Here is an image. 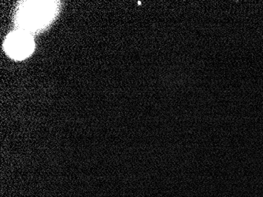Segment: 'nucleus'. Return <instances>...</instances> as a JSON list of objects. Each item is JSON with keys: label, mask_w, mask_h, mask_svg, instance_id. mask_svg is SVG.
Instances as JSON below:
<instances>
[{"label": "nucleus", "mask_w": 263, "mask_h": 197, "mask_svg": "<svg viewBox=\"0 0 263 197\" xmlns=\"http://www.w3.org/2000/svg\"><path fill=\"white\" fill-rule=\"evenodd\" d=\"M35 49V42L32 34L17 30L10 32L4 41L6 53L15 60H23L29 57Z\"/></svg>", "instance_id": "nucleus-2"}, {"label": "nucleus", "mask_w": 263, "mask_h": 197, "mask_svg": "<svg viewBox=\"0 0 263 197\" xmlns=\"http://www.w3.org/2000/svg\"><path fill=\"white\" fill-rule=\"evenodd\" d=\"M55 1H25L16 14L15 22L19 30L32 34L49 26L57 14Z\"/></svg>", "instance_id": "nucleus-1"}]
</instances>
